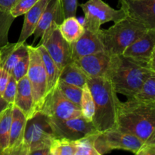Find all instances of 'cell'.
Returning <instances> with one entry per match:
<instances>
[{
  "instance_id": "30",
  "label": "cell",
  "mask_w": 155,
  "mask_h": 155,
  "mask_svg": "<svg viewBox=\"0 0 155 155\" xmlns=\"http://www.w3.org/2000/svg\"><path fill=\"white\" fill-rule=\"evenodd\" d=\"M15 19L9 12H0V47L8 42V32Z\"/></svg>"
},
{
  "instance_id": "14",
  "label": "cell",
  "mask_w": 155,
  "mask_h": 155,
  "mask_svg": "<svg viewBox=\"0 0 155 155\" xmlns=\"http://www.w3.org/2000/svg\"><path fill=\"white\" fill-rule=\"evenodd\" d=\"M111 56L105 51H98L74 62L83 71L88 78L104 77L110 66Z\"/></svg>"
},
{
  "instance_id": "19",
  "label": "cell",
  "mask_w": 155,
  "mask_h": 155,
  "mask_svg": "<svg viewBox=\"0 0 155 155\" xmlns=\"http://www.w3.org/2000/svg\"><path fill=\"white\" fill-rule=\"evenodd\" d=\"M50 0H39L27 13L24 14V21L18 42H26V40L34 33L44 10Z\"/></svg>"
},
{
  "instance_id": "38",
  "label": "cell",
  "mask_w": 155,
  "mask_h": 155,
  "mask_svg": "<svg viewBox=\"0 0 155 155\" xmlns=\"http://www.w3.org/2000/svg\"><path fill=\"white\" fill-rule=\"evenodd\" d=\"M31 155H51L50 147H43L38 148L31 153Z\"/></svg>"
},
{
  "instance_id": "21",
  "label": "cell",
  "mask_w": 155,
  "mask_h": 155,
  "mask_svg": "<svg viewBox=\"0 0 155 155\" xmlns=\"http://www.w3.org/2000/svg\"><path fill=\"white\" fill-rule=\"evenodd\" d=\"M58 27L62 36L70 44L78 40L85 31L84 26L75 16L65 18L58 24Z\"/></svg>"
},
{
  "instance_id": "28",
  "label": "cell",
  "mask_w": 155,
  "mask_h": 155,
  "mask_svg": "<svg viewBox=\"0 0 155 155\" xmlns=\"http://www.w3.org/2000/svg\"><path fill=\"white\" fill-rule=\"evenodd\" d=\"M57 87L69 101L80 107L83 88L58 80Z\"/></svg>"
},
{
  "instance_id": "32",
  "label": "cell",
  "mask_w": 155,
  "mask_h": 155,
  "mask_svg": "<svg viewBox=\"0 0 155 155\" xmlns=\"http://www.w3.org/2000/svg\"><path fill=\"white\" fill-rule=\"evenodd\" d=\"M39 0H19L11 8L9 13L15 18L27 13Z\"/></svg>"
},
{
  "instance_id": "26",
  "label": "cell",
  "mask_w": 155,
  "mask_h": 155,
  "mask_svg": "<svg viewBox=\"0 0 155 155\" xmlns=\"http://www.w3.org/2000/svg\"><path fill=\"white\" fill-rule=\"evenodd\" d=\"M77 148L75 141L55 138L50 146L51 155H75Z\"/></svg>"
},
{
  "instance_id": "31",
  "label": "cell",
  "mask_w": 155,
  "mask_h": 155,
  "mask_svg": "<svg viewBox=\"0 0 155 155\" xmlns=\"http://www.w3.org/2000/svg\"><path fill=\"white\" fill-rule=\"evenodd\" d=\"M29 66H30V54L28 52L15 64L11 72V75L17 81H19L21 79L27 76Z\"/></svg>"
},
{
  "instance_id": "22",
  "label": "cell",
  "mask_w": 155,
  "mask_h": 155,
  "mask_svg": "<svg viewBox=\"0 0 155 155\" xmlns=\"http://www.w3.org/2000/svg\"><path fill=\"white\" fill-rule=\"evenodd\" d=\"M88 77L74 61L65 65L61 72L59 80L83 88L87 83Z\"/></svg>"
},
{
  "instance_id": "33",
  "label": "cell",
  "mask_w": 155,
  "mask_h": 155,
  "mask_svg": "<svg viewBox=\"0 0 155 155\" xmlns=\"http://www.w3.org/2000/svg\"><path fill=\"white\" fill-rule=\"evenodd\" d=\"M17 89H18V81L12 75H10L7 86H6L5 89L2 94V98L9 104H15Z\"/></svg>"
},
{
  "instance_id": "29",
  "label": "cell",
  "mask_w": 155,
  "mask_h": 155,
  "mask_svg": "<svg viewBox=\"0 0 155 155\" xmlns=\"http://www.w3.org/2000/svg\"><path fill=\"white\" fill-rule=\"evenodd\" d=\"M134 98L144 101H155V74L145 80Z\"/></svg>"
},
{
  "instance_id": "35",
  "label": "cell",
  "mask_w": 155,
  "mask_h": 155,
  "mask_svg": "<svg viewBox=\"0 0 155 155\" xmlns=\"http://www.w3.org/2000/svg\"><path fill=\"white\" fill-rule=\"evenodd\" d=\"M10 75L11 74L8 71H6L4 68H0V95L2 96L7 86Z\"/></svg>"
},
{
  "instance_id": "11",
  "label": "cell",
  "mask_w": 155,
  "mask_h": 155,
  "mask_svg": "<svg viewBox=\"0 0 155 155\" xmlns=\"http://www.w3.org/2000/svg\"><path fill=\"white\" fill-rule=\"evenodd\" d=\"M39 112L55 120H68L82 116L80 107L69 101L57 86L48 94Z\"/></svg>"
},
{
  "instance_id": "9",
  "label": "cell",
  "mask_w": 155,
  "mask_h": 155,
  "mask_svg": "<svg viewBox=\"0 0 155 155\" xmlns=\"http://www.w3.org/2000/svg\"><path fill=\"white\" fill-rule=\"evenodd\" d=\"M39 45H43L61 72L65 65L73 61L71 44L62 36L58 24L54 21L43 33Z\"/></svg>"
},
{
  "instance_id": "23",
  "label": "cell",
  "mask_w": 155,
  "mask_h": 155,
  "mask_svg": "<svg viewBox=\"0 0 155 155\" xmlns=\"http://www.w3.org/2000/svg\"><path fill=\"white\" fill-rule=\"evenodd\" d=\"M14 104H10L0 114V155H7Z\"/></svg>"
},
{
  "instance_id": "12",
  "label": "cell",
  "mask_w": 155,
  "mask_h": 155,
  "mask_svg": "<svg viewBox=\"0 0 155 155\" xmlns=\"http://www.w3.org/2000/svg\"><path fill=\"white\" fill-rule=\"evenodd\" d=\"M127 17L139 21L148 30L155 29V0H118Z\"/></svg>"
},
{
  "instance_id": "5",
  "label": "cell",
  "mask_w": 155,
  "mask_h": 155,
  "mask_svg": "<svg viewBox=\"0 0 155 155\" xmlns=\"http://www.w3.org/2000/svg\"><path fill=\"white\" fill-rule=\"evenodd\" d=\"M55 138L47 117L41 112H37L27 120L20 155H31V153L38 148L50 147Z\"/></svg>"
},
{
  "instance_id": "2",
  "label": "cell",
  "mask_w": 155,
  "mask_h": 155,
  "mask_svg": "<svg viewBox=\"0 0 155 155\" xmlns=\"http://www.w3.org/2000/svg\"><path fill=\"white\" fill-rule=\"evenodd\" d=\"M154 127L155 101L133 97L125 102H120L117 110V129L134 135L145 142Z\"/></svg>"
},
{
  "instance_id": "4",
  "label": "cell",
  "mask_w": 155,
  "mask_h": 155,
  "mask_svg": "<svg viewBox=\"0 0 155 155\" xmlns=\"http://www.w3.org/2000/svg\"><path fill=\"white\" fill-rule=\"evenodd\" d=\"M148 29L139 21L129 17L115 22L107 30H102L104 51L110 55L123 54L131 44L142 36Z\"/></svg>"
},
{
  "instance_id": "18",
  "label": "cell",
  "mask_w": 155,
  "mask_h": 155,
  "mask_svg": "<svg viewBox=\"0 0 155 155\" xmlns=\"http://www.w3.org/2000/svg\"><path fill=\"white\" fill-rule=\"evenodd\" d=\"M64 19L61 0H50L33 33L34 41L41 37L54 21L60 24Z\"/></svg>"
},
{
  "instance_id": "36",
  "label": "cell",
  "mask_w": 155,
  "mask_h": 155,
  "mask_svg": "<svg viewBox=\"0 0 155 155\" xmlns=\"http://www.w3.org/2000/svg\"><path fill=\"white\" fill-rule=\"evenodd\" d=\"M19 0H0V12H9Z\"/></svg>"
},
{
  "instance_id": "8",
  "label": "cell",
  "mask_w": 155,
  "mask_h": 155,
  "mask_svg": "<svg viewBox=\"0 0 155 155\" xmlns=\"http://www.w3.org/2000/svg\"><path fill=\"white\" fill-rule=\"evenodd\" d=\"M85 14L84 27L92 30H100L101 25L109 21L117 22L127 17L122 8H113L103 0H88L80 5Z\"/></svg>"
},
{
  "instance_id": "20",
  "label": "cell",
  "mask_w": 155,
  "mask_h": 155,
  "mask_svg": "<svg viewBox=\"0 0 155 155\" xmlns=\"http://www.w3.org/2000/svg\"><path fill=\"white\" fill-rule=\"evenodd\" d=\"M38 48L42 62H43L44 68L47 76V81H48V94L53 90L57 86L58 83L59 77H60L61 71L56 65L55 62L53 61L51 56L46 51L43 45H38Z\"/></svg>"
},
{
  "instance_id": "27",
  "label": "cell",
  "mask_w": 155,
  "mask_h": 155,
  "mask_svg": "<svg viewBox=\"0 0 155 155\" xmlns=\"http://www.w3.org/2000/svg\"><path fill=\"white\" fill-rule=\"evenodd\" d=\"M98 133L89 135L75 141L77 148L75 155H99L95 148V140Z\"/></svg>"
},
{
  "instance_id": "10",
  "label": "cell",
  "mask_w": 155,
  "mask_h": 155,
  "mask_svg": "<svg viewBox=\"0 0 155 155\" xmlns=\"http://www.w3.org/2000/svg\"><path fill=\"white\" fill-rule=\"evenodd\" d=\"M47 119L56 138L77 141L89 135L99 133L93 123L86 120L83 116L68 120H55L48 117Z\"/></svg>"
},
{
  "instance_id": "7",
  "label": "cell",
  "mask_w": 155,
  "mask_h": 155,
  "mask_svg": "<svg viewBox=\"0 0 155 155\" xmlns=\"http://www.w3.org/2000/svg\"><path fill=\"white\" fill-rule=\"evenodd\" d=\"M145 142L137 136L114 128L99 133L95 140V148L99 155L112 150H124L137 154Z\"/></svg>"
},
{
  "instance_id": "13",
  "label": "cell",
  "mask_w": 155,
  "mask_h": 155,
  "mask_svg": "<svg viewBox=\"0 0 155 155\" xmlns=\"http://www.w3.org/2000/svg\"><path fill=\"white\" fill-rule=\"evenodd\" d=\"M71 48L73 61L89 54L104 51L101 29L95 30L85 27L83 34L78 40L71 44Z\"/></svg>"
},
{
  "instance_id": "6",
  "label": "cell",
  "mask_w": 155,
  "mask_h": 155,
  "mask_svg": "<svg viewBox=\"0 0 155 155\" xmlns=\"http://www.w3.org/2000/svg\"><path fill=\"white\" fill-rule=\"evenodd\" d=\"M30 66L27 77L33 92L36 113L40 111L48 95V81L43 62L38 48L28 45Z\"/></svg>"
},
{
  "instance_id": "15",
  "label": "cell",
  "mask_w": 155,
  "mask_h": 155,
  "mask_svg": "<svg viewBox=\"0 0 155 155\" xmlns=\"http://www.w3.org/2000/svg\"><path fill=\"white\" fill-rule=\"evenodd\" d=\"M155 48V29L148 30L141 37L130 45L124 55L148 64Z\"/></svg>"
},
{
  "instance_id": "3",
  "label": "cell",
  "mask_w": 155,
  "mask_h": 155,
  "mask_svg": "<svg viewBox=\"0 0 155 155\" xmlns=\"http://www.w3.org/2000/svg\"><path fill=\"white\" fill-rule=\"evenodd\" d=\"M87 85L95 103L92 123L99 133L116 128L120 101L116 91L105 77L88 78Z\"/></svg>"
},
{
  "instance_id": "25",
  "label": "cell",
  "mask_w": 155,
  "mask_h": 155,
  "mask_svg": "<svg viewBox=\"0 0 155 155\" xmlns=\"http://www.w3.org/2000/svg\"><path fill=\"white\" fill-rule=\"evenodd\" d=\"M82 116L88 121L92 122L95 113V103L87 83L83 87L81 100L80 104Z\"/></svg>"
},
{
  "instance_id": "24",
  "label": "cell",
  "mask_w": 155,
  "mask_h": 155,
  "mask_svg": "<svg viewBox=\"0 0 155 155\" xmlns=\"http://www.w3.org/2000/svg\"><path fill=\"white\" fill-rule=\"evenodd\" d=\"M28 52V45L26 44V42L20 43L17 42L16 46L11 51L1 68L5 69L11 74L15 64Z\"/></svg>"
},
{
  "instance_id": "40",
  "label": "cell",
  "mask_w": 155,
  "mask_h": 155,
  "mask_svg": "<svg viewBox=\"0 0 155 155\" xmlns=\"http://www.w3.org/2000/svg\"><path fill=\"white\" fill-rule=\"evenodd\" d=\"M148 66L151 68V71H153L155 73V48L154 51H153L152 54H151L149 62H148Z\"/></svg>"
},
{
  "instance_id": "16",
  "label": "cell",
  "mask_w": 155,
  "mask_h": 155,
  "mask_svg": "<svg viewBox=\"0 0 155 155\" xmlns=\"http://www.w3.org/2000/svg\"><path fill=\"white\" fill-rule=\"evenodd\" d=\"M27 118L25 115L13 105L12 120L10 130V139L7 155H20L24 143V133Z\"/></svg>"
},
{
  "instance_id": "17",
  "label": "cell",
  "mask_w": 155,
  "mask_h": 155,
  "mask_svg": "<svg viewBox=\"0 0 155 155\" xmlns=\"http://www.w3.org/2000/svg\"><path fill=\"white\" fill-rule=\"evenodd\" d=\"M14 105L25 115L27 120L36 114L31 86L27 76L18 81V89Z\"/></svg>"
},
{
  "instance_id": "34",
  "label": "cell",
  "mask_w": 155,
  "mask_h": 155,
  "mask_svg": "<svg viewBox=\"0 0 155 155\" xmlns=\"http://www.w3.org/2000/svg\"><path fill=\"white\" fill-rule=\"evenodd\" d=\"M64 18L76 16L78 0H61Z\"/></svg>"
},
{
  "instance_id": "37",
  "label": "cell",
  "mask_w": 155,
  "mask_h": 155,
  "mask_svg": "<svg viewBox=\"0 0 155 155\" xmlns=\"http://www.w3.org/2000/svg\"><path fill=\"white\" fill-rule=\"evenodd\" d=\"M138 155H155V145H149V144H144L139 151Z\"/></svg>"
},
{
  "instance_id": "1",
  "label": "cell",
  "mask_w": 155,
  "mask_h": 155,
  "mask_svg": "<svg viewBox=\"0 0 155 155\" xmlns=\"http://www.w3.org/2000/svg\"><path fill=\"white\" fill-rule=\"evenodd\" d=\"M148 64L135 60L124 54L111 56L107 78L117 93L133 98L138 93L145 80L154 74Z\"/></svg>"
},
{
  "instance_id": "39",
  "label": "cell",
  "mask_w": 155,
  "mask_h": 155,
  "mask_svg": "<svg viewBox=\"0 0 155 155\" xmlns=\"http://www.w3.org/2000/svg\"><path fill=\"white\" fill-rule=\"evenodd\" d=\"M9 105H10V104H9L8 103L2 98V96L0 95V114H1L5 109L7 108Z\"/></svg>"
},
{
  "instance_id": "41",
  "label": "cell",
  "mask_w": 155,
  "mask_h": 155,
  "mask_svg": "<svg viewBox=\"0 0 155 155\" xmlns=\"http://www.w3.org/2000/svg\"><path fill=\"white\" fill-rule=\"evenodd\" d=\"M145 144H149V145H155V127L153 130L152 133L150 135L149 138L147 139L146 142H145Z\"/></svg>"
}]
</instances>
